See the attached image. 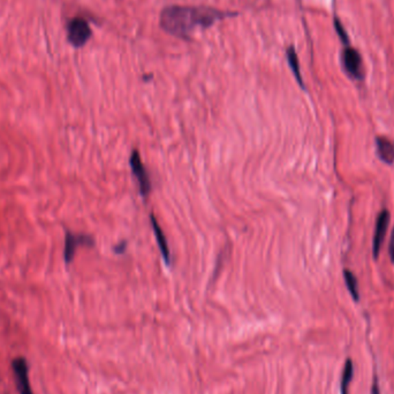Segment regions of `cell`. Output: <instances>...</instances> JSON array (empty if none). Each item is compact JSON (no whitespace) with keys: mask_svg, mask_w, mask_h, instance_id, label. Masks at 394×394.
<instances>
[{"mask_svg":"<svg viewBox=\"0 0 394 394\" xmlns=\"http://www.w3.org/2000/svg\"><path fill=\"white\" fill-rule=\"evenodd\" d=\"M82 245H89L93 247L95 245V240L89 235L85 234H74V233H69L68 232L66 234V240H65V261L67 264L72 262V259H74L75 252L78 247Z\"/></svg>","mask_w":394,"mask_h":394,"instance_id":"7","label":"cell"},{"mask_svg":"<svg viewBox=\"0 0 394 394\" xmlns=\"http://www.w3.org/2000/svg\"><path fill=\"white\" fill-rule=\"evenodd\" d=\"M126 242H121L120 245H116L114 247V252H117V254H121V252H124V248H126Z\"/></svg>","mask_w":394,"mask_h":394,"instance_id":"16","label":"cell"},{"mask_svg":"<svg viewBox=\"0 0 394 394\" xmlns=\"http://www.w3.org/2000/svg\"><path fill=\"white\" fill-rule=\"evenodd\" d=\"M353 377H354V364H353L352 359L348 358L344 362L342 373H341L340 394H348Z\"/></svg>","mask_w":394,"mask_h":394,"instance_id":"11","label":"cell"},{"mask_svg":"<svg viewBox=\"0 0 394 394\" xmlns=\"http://www.w3.org/2000/svg\"><path fill=\"white\" fill-rule=\"evenodd\" d=\"M334 27H336V30H337L341 42L344 43V45H349V39H348L347 34L344 32V27L341 25V22L339 21L337 18L334 19Z\"/></svg>","mask_w":394,"mask_h":394,"instance_id":"13","label":"cell"},{"mask_svg":"<svg viewBox=\"0 0 394 394\" xmlns=\"http://www.w3.org/2000/svg\"><path fill=\"white\" fill-rule=\"evenodd\" d=\"M370 394H380V384H378V378L377 377L373 378V386H371Z\"/></svg>","mask_w":394,"mask_h":394,"instance_id":"15","label":"cell"},{"mask_svg":"<svg viewBox=\"0 0 394 394\" xmlns=\"http://www.w3.org/2000/svg\"><path fill=\"white\" fill-rule=\"evenodd\" d=\"M286 57H287L288 65H289V68L293 72L296 81H298L302 89H305V82H303V78H302L301 69H300V64H298V54H296L294 47H288L287 50H286Z\"/></svg>","mask_w":394,"mask_h":394,"instance_id":"10","label":"cell"},{"mask_svg":"<svg viewBox=\"0 0 394 394\" xmlns=\"http://www.w3.org/2000/svg\"><path fill=\"white\" fill-rule=\"evenodd\" d=\"M150 223H151V228H153V233H155V238H156L157 243H158V247H160V254H162L164 262L166 263V265H170L171 263H172L170 247L167 245L166 237L164 234L163 230L160 228V225L158 224L156 217L153 216V213H150Z\"/></svg>","mask_w":394,"mask_h":394,"instance_id":"8","label":"cell"},{"mask_svg":"<svg viewBox=\"0 0 394 394\" xmlns=\"http://www.w3.org/2000/svg\"><path fill=\"white\" fill-rule=\"evenodd\" d=\"M233 15L237 13L218 11L211 8L168 6L160 13V25L167 34L188 41L196 29L209 28L217 21Z\"/></svg>","mask_w":394,"mask_h":394,"instance_id":"1","label":"cell"},{"mask_svg":"<svg viewBox=\"0 0 394 394\" xmlns=\"http://www.w3.org/2000/svg\"><path fill=\"white\" fill-rule=\"evenodd\" d=\"M14 373L15 383L20 394H32V385L29 382L28 363L25 358H17L12 362Z\"/></svg>","mask_w":394,"mask_h":394,"instance_id":"6","label":"cell"},{"mask_svg":"<svg viewBox=\"0 0 394 394\" xmlns=\"http://www.w3.org/2000/svg\"><path fill=\"white\" fill-rule=\"evenodd\" d=\"M377 156L383 163L392 165L394 163V143L387 138H376Z\"/></svg>","mask_w":394,"mask_h":394,"instance_id":"9","label":"cell"},{"mask_svg":"<svg viewBox=\"0 0 394 394\" xmlns=\"http://www.w3.org/2000/svg\"><path fill=\"white\" fill-rule=\"evenodd\" d=\"M341 61L344 71L354 80H363L364 78V67H363L362 58L361 54L354 47L346 45L342 54Z\"/></svg>","mask_w":394,"mask_h":394,"instance_id":"3","label":"cell"},{"mask_svg":"<svg viewBox=\"0 0 394 394\" xmlns=\"http://www.w3.org/2000/svg\"><path fill=\"white\" fill-rule=\"evenodd\" d=\"M68 41L74 47H82L91 37V29L85 19L75 18L68 23Z\"/></svg>","mask_w":394,"mask_h":394,"instance_id":"4","label":"cell"},{"mask_svg":"<svg viewBox=\"0 0 394 394\" xmlns=\"http://www.w3.org/2000/svg\"><path fill=\"white\" fill-rule=\"evenodd\" d=\"M344 284L347 286L348 292H349V294L352 296L353 300L355 302H359V283H358L355 274H353L352 271H349L346 269V270H344Z\"/></svg>","mask_w":394,"mask_h":394,"instance_id":"12","label":"cell"},{"mask_svg":"<svg viewBox=\"0 0 394 394\" xmlns=\"http://www.w3.org/2000/svg\"><path fill=\"white\" fill-rule=\"evenodd\" d=\"M388 255H390L391 261L394 263V228L391 234L390 245H388Z\"/></svg>","mask_w":394,"mask_h":394,"instance_id":"14","label":"cell"},{"mask_svg":"<svg viewBox=\"0 0 394 394\" xmlns=\"http://www.w3.org/2000/svg\"><path fill=\"white\" fill-rule=\"evenodd\" d=\"M390 221V211L387 209L382 210L377 216L376 228H375V234H373V252L375 259L380 257V249H382L384 240L386 237L387 228H388Z\"/></svg>","mask_w":394,"mask_h":394,"instance_id":"5","label":"cell"},{"mask_svg":"<svg viewBox=\"0 0 394 394\" xmlns=\"http://www.w3.org/2000/svg\"><path fill=\"white\" fill-rule=\"evenodd\" d=\"M129 165H131V172L134 174L136 178V182L139 184L140 193L141 195L146 199L151 193L153 189V184L150 180V175L146 171L144 164H143L142 158L140 156V153L138 150L134 149L131 151V157H129Z\"/></svg>","mask_w":394,"mask_h":394,"instance_id":"2","label":"cell"}]
</instances>
